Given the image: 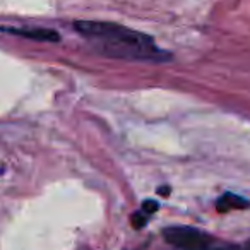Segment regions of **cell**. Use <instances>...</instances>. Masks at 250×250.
Masks as SVG:
<instances>
[{"label": "cell", "mask_w": 250, "mask_h": 250, "mask_svg": "<svg viewBox=\"0 0 250 250\" xmlns=\"http://www.w3.org/2000/svg\"><path fill=\"white\" fill-rule=\"evenodd\" d=\"M74 28L87 42L93 43L101 55L151 62H163L170 57L154 45L151 36L122 24L106 21H76Z\"/></svg>", "instance_id": "obj_1"}, {"label": "cell", "mask_w": 250, "mask_h": 250, "mask_svg": "<svg viewBox=\"0 0 250 250\" xmlns=\"http://www.w3.org/2000/svg\"><path fill=\"white\" fill-rule=\"evenodd\" d=\"M163 236L170 245L180 250H209L212 242L209 235L190 226H170L163 231Z\"/></svg>", "instance_id": "obj_2"}, {"label": "cell", "mask_w": 250, "mask_h": 250, "mask_svg": "<svg viewBox=\"0 0 250 250\" xmlns=\"http://www.w3.org/2000/svg\"><path fill=\"white\" fill-rule=\"evenodd\" d=\"M0 31L9 33V35L22 36V38H28V40H35V42L55 43L60 40L59 33L46 28H0Z\"/></svg>", "instance_id": "obj_3"}, {"label": "cell", "mask_w": 250, "mask_h": 250, "mask_svg": "<svg viewBox=\"0 0 250 250\" xmlns=\"http://www.w3.org/2000/svg\"><path fill=\"white\" fill-rule=\"evenodd\" d=\"M250 201H247L242 195L231 194V192H226L221 197L216 201V211L218 212H228L229 209H249Z\"/></svg>", "instance_id": "obj_4"}, {"label": "cell", "mask_w": 250, "mask_h": 250, "mask_svg": "<svg viewBox=\"0 0 250 250\" xmlns=\"http://www.w3.org/2000/svg\"><path fill=\"white\" fill-rule=\"evenodd\" d=\"M130 221H132V226H134V228H136V229H141V228H144V226H146L147 218L143 214V211H141V212H136V214H132Z\"/></svg>", "instance_id": "obj_5"}, {"label": "cell", "mask_w": 250, "mask_h": 250, "mask_svg": "<svg viewBox=\"0 0 250 250\" xmlns=\"http://www.w3.org/2000/svg\"><path fill=\"white\" fill-rule=\"evenodd\" d=\"M158 208H160V204H158L156 201H144L143 202V212H146V214H153V212H156Z\"/></svg>", "instance_id": "obj_6"}, {"label": "cell", "mask_w": 250, "mask_h": 250, "mask_svg": "<svg viewBox=\"0 0 250 250\" xmlns=\"http://www.w3.org/2000/svg\"><path fill=\"white\" fill-rule=\"evenodd\" d=\"M171 192V188L170 187H167V185H165V187H160L158 188V194H161V195H168Z\"/></svg>", "instance_id": "obj_7"}, {"label": "cell", "mask_w": 250, "mask_h": 250, "mask_svg": "<svg viewBox=\"0 0 250 250\" xmlns=\"http://www.w3.org/2000/svg\"><path fill=\"white\" fill-rule=\"evenodd\" d=\"M247 250H250V242H249V243H247Z\"/></svg>", "instance_id": "obj_8"}]
</instances>
